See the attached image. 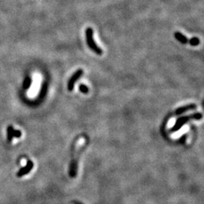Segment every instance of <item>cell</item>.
<instances>
[{"mask_svg":"<svg viewBox=\"0 0 204 204\" xmlns=\"http://www.w3.org/2000/svg\"><path fill=\"white\" fill-rule=\"evenodd\" d=\"M39 84H40V82H39V79L38 78H33L30 87L29 88V89L27 92V97L29 98H36L37 94L39 93V88H40Z\"/></svg>","mask_w":204,"mask_h":204,"instance_id":"3957f363","label":"cell"},{"mask_svg":"<svg viewBox=\"0 0 204 204\" xmlns=\"http://www.w3.org/2000/svg\"><path fill=\"white\" fill-rule=\"evenodd\" d=\"M82 73H83V70L80 69V70H76V72L73 73V75L70 77V80H69V82H68V85H67V88L69 91H72V90L73 89L75 82L80 79V77L82 75Z\"/></svg>","mask_w":204,"mask_h":204,"instance_id":"277c9868","label":"cell"},{"mask_svg":"<svg viewBox=\"0 0 204 204\" xmlns=\"http://www.w3.org/2000/svg\"><path fill=\"white\" fill-rule=\"evenodd\" d=\"M80 90L82 93L87 94L89 92V88L85 85H83V84H81L80 86Z\"/></svg>","mask_w":204,"mask_h":204,"instance_id":"9c48e42d","label":"cell"},{"mask_svg":"<svg viewBox=\"0 0 204 204\" xmlns=\"http://www.w3.org/2000/svg\"><path fill=\"white\" fill-rule=\"evenodd\" d=\"M21 165L22 167H25L27 165V161L26 160V159H22L21 160Z\"/></svg>","mask_w":204,"mask_h":204,"instance_id":"30bf717a","label":"cell"},{"mask_svg":"<svg viewBox=\"0 0 204 204\" xmlns=\"http://www.w3.org/2000/svg\"><path fill=\"white\" fill-rule=\"evenodd\" d=\"M76 169H77V162L76 159H73L70 165V171H69V174L71 178H74L76 175Z\"/></svg>","mask_w":204,"mask_h":204,"instance_id":"8992f818","label":"cell"},{"mask_svg":"<svg viewBox=\"0 0 204 204\" xmlns=\"http://www.w3.org/2000/svg\"><path fill=\"white\" fill-rule=\"evenodd\" d=\"M188 43L191 46H196L200 44V39L196 37H193L190 40H188Z\"/></svg>","mask_w":204,"mask_h":204,"instance_id":"ba28073f","label":"cell"},{"mask_svg":"<svg viewBox=\"0 0 204 204\" xmlns=\"http://www.w3.org/2000/svg\"><path fill=\"white\" fill-rule=\"evenodd\" d=\"M174 36H175V39L178 41H179L180 43H182V44H187V43H188V39L184 34L180 33V32H175Z\"/></svg>","mask_w":204,"mask_h":204,"instance_id":"52a82bcc","label":"cell"},{"mask_svg":"<svg viewBox=\"0 0 204 204\" xmlns=\"http://www.w3.org/2000/svg\"><path fill=\"white\" fill-rule=\"evenodd\" d=\"M86 43H87L88 46L89 47V49L91 51H93L94 52L96 53L98 55H101L103 54V51L100 48L99 46H98V45L95 43V40L93 38V30L91 27H88L86 30Z\"/></svg>","mask_w":204,"mask_h":204,"instance_id":"6da1fadb","label":"cell"},{"mask_svg":"<svg viewBox=\"0 0 204 204\" xmlns=\"http://www.w3.org/2000/svg\"><path fill=\"white\" fill-rule=\"evenodd\" d=\"M202 118V114L200 113H194L191 114L190 116H184V117H181L180 118H179L177 120L175 124L173 126V127L172 128L171 131L172 132H176V131L179 130L186 122H188L191 119H195V120H200Z\"/></svg>","mask_w":204,"mask_h":204,"instance_id":"7a4b0ae2","label":"cell"},{"mask_svg":"<svg viewBox=\"0 0 204 204\" xmlns=\"http://www.w3.org/2000/svg\"><path fill=\"white\" fill-rule=\"evenodd\" d=\"M196 105L194 104L186 105V106H184V107H179V108L177 109L176 111H175V114L180 115L181 114V113H185V112H187V111H191V110H194V109H196Z\"/></svg>","mask_w":204,"mask_h":204,"instance_id":"5b68a950","label":"cell"}]
</instances>
